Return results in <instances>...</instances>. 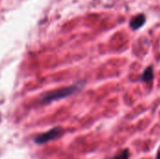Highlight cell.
Segmentation results:
<instances>
[{"instance_id": "1", "label": "cell", "mask_w": 160, "mask_h": 159, "mask_svg": "<svg viewBox=\"0 0 160 159\" xmlns=\"http://www.w3.org/2000/svg\"><path fill=\"white\" fill-rule=\"evenodd\" d=\"M79 89H80L79 85H71V86H67V87H63V88L49 92L43 97L42 102L47 103V102H52V101H54V100L62 99L64 97H67L74 94Z\"/></svg>"}, {"instance_id": "2", "label": "cell", "mask_w": 160, "mask_h": 159, "mask_svg": "<svg viewBox=\"0 0 160 159\" xmlns=\"http://www.w3.org/2000/svg\"><path fill=\"white\" fill-rule=\"evenodd\" d=\"M63 133H64V130L61 127H54V128H52L51 130H49L45 133L38 135V137H36L34 142L37 144H44L50 141H52V140L59 138Z\"/></svg>"}, {"instance_id": "3", "label": "cell", "mask_w": 160, "mask_h": 159, "mask_svg": "<svg viewBox=\"0 0 160 159\" xmlns=\"http://www.w3.org/2000/svg\"><path fill=\"white\" fill-rule=\"evenodd\" d=\"M144 22H145V16L143 14H139L130 21V26L132 29L136 30L142 27L144 24Z\"/></svg>"}, {"instance_id": "4", "label": "cell", "mask_w": 160, "mask_h": 159, "mask_svg": "<svg viewBox=\"0 0 160 159\" xmlns=\"http://www.w3.org/2000/svg\"><path fill=\"white\" fill-rule=\"evenodd\" d=\"M154 79V70L152 67H148L141 76V81L144 82H149Z\"/></svg>"}, {"instance_id": "5", "label": "cell", "mask_w": 160, "mask_h": 159, "mask_svg": "<svg viewBox=\"0 0 160 159\" xmlns=\"http://www.w3.org/2000/svg\"><path fill=\"white\" fill-rule=\"evenodd\" d=\"M110 159H129V151L128 149L122 150L119 154L115 155Z\"/></svg>"}, {"instance_id": "6", "label": "cell", "mask_w": 160, "mask_h": 159, "mask_svg": "<svg viewBox=\"0 0 160 159\" xmlns=\"http://www.w3.org/2000/svg\"><path fill=\"white\" fill-rule=\"evenodd\" d=\"M156 159H160V150H159V152L158 153V155H157V157H156Z\"/></svg>"}]
</instances>
